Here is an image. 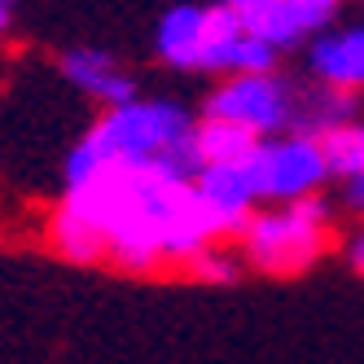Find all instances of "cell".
Instances as JSON below:
<instances>
[{
    "label": "cell",
    "mask_w": 364,
    "mask_h": 364,
    "mask_svg": "<svg viewBox=\"0 0 364 364\" xmlns=\"http://www.w3.org/2000/svg\"><path fill=\"white\" fill-rule=\"evenodd\" d=\"M88 220L106 259L127 272H154L163 264H189L198 250L224 237L220 220L206 211L193 180L159 167H106L88 185L66 189V202Z\"/></svg>",
    "instance_id": "cell-1"
},
{
    "label": "cell",
    "mask_w": 364,
    "mask_h": 364,
    "mask_svg": "<svg viewBox=\"0 0 364 364\" xmlns=\"http://www.w3.org/2000/svg\"><path fill=\"white\" fill-rule=\"evenodd\" d=\"M343 206L355 211V215H364V171L351 176V180H343Z\"/></svg>",
    "instance_id": "cell-17"
},
{
    "label": "cell",
    "mask_w": 364,
    "mask_h": 364,
    "mask_svg": "<svg viewBox=\"0 0 364 364\" xmlns=\"http://www.w3.org/2000/svg\"><path fill=\"white\" fill-rule=\"evenodd\" d=\"M347 264H351V272L364 277V232H355V237H351V246H347Z\"/></svg>",
    "instance_id": "cell-18"
},
{
    "label": "cell",
    "mask_w": 364,
    "mask_h": 364,
    "mask_svg": "<svg viewBox=\"0 0 364 364\" xmlns=\"http://www.w3.org/2000/svg\"><path fill=\"white\" fill-rule=\"evenodd\" d=\"M321 149H325L329 176H338V180L360 176L364 171V123L351 119V123H338L329 132H321Z\"/></svg>",
    "instance_id": "cell-13"
},
{
    "label": "cell",
    "mask_w": 364,
    "mask_h": 364,
    "mask_svg": "<svg viewBox=\"0 0 364 364\" xmlns=\"http://www.w3.org/2000/svg\"><path fill=\"white\" fill-rule=\"evenodd\" d=\"M193 189L206 202V211L220 220L224 237H228V232L242 237V228L250 224L255 206H259V193H255V180H250L246 159H237V163H202L198 176H193Z\"/></svg>",
    "instance_id": "cell-6"
},
{
    "label": "cell",
    "mask_w": 364,
    "mask_h": 364,
    "mask_svg": "<svg viewBox=\"0 0 364 364\" xmlns=\"http://www.w3.org/2000/svg\"><path fill=\"white\" fill-rule=\"evenodd\" d=\"M62 75H66L70 88H80L84 97L101 101L106 110L123 106V101H136V80L106 48H70V53H62Z\"/></svg>",
    "instance_id": "cell-9"
},
{
    "label": "cell",
    "mask_w": 364,
    "mask_h": 364,
    "mask_svg": "<svg viewBox=\"0 0 364 364\" xmlns=\"http://www.w3.org/2000/svg\"><path fill=\"white\" fill-rule=\"evenodd\" d=\"M246 167H250L259 202H272V206L321 193L325 180H329V163H325L321 136H311V132L264 136L246 154Z\"/></svg>",
    "instance_id": "cell-4"
},
{
    "label": "cell",
    "mask_w": 364,
    "mask_h": 364,
    "mask_svg": "<svg viewBox=\"0 0 364 364\" xmlns=\"http://www.w3.org/2000/svg\"><path fill=\"white\" fill-rule=\"evenodd\" d=\"M307 70L329 88H364V27H325L307 44Z\"/></svg>",
    "instance_id": "cell-8"
},
{
    "label": "cell",
    "mask_w": 364,
    "mask_h": 364,
    "mask_svg": "<svg viewBox=\"0 0 364 364\" xmlns=\"http://www.w3.org/2000/svg\"><path fill=\"white\" fill-rule=\"evenodd\" d=\"M211 5H171L154 27V53L171 70H206Z\"/></svg>",
    "instance_id": "cell-7"
},
{
    "label": "cell",
    "mask_w": 364,
    "mask_h": 364,
    "mask_svg": "<svg viewBox=\"0 0 364 364\" xmlns=\"http://www.w3.org/2000/svg\"><path fill=\"white\" fill-rule=\"evenodd\" d=\"M198 281H206V285H232L250 264H246V255H237V250H224L220 242H211L206 250H198L189 264H185Z\"/></svg>",
    "instance_id": "cell-14"
},
{
    "label": "cell",
    "mask_w": 364,
    "mask_h": 364,
    "mask_svg": "<svg viewBox=\"0 0 364 364\" xmlns=\"http://www.w3.org/2000/svg\"><path fill=\"white\" fill-rule=\"evenodd\" d=\"M294 14H299V22L307 27V36L311 31H325L329 22L338 18V9H343V0H285Z\"/></svg>",
    "instance_id": "cell-16"
},
{
    "label": "cell",
    "mask_w": 364,
    "mask_h": 364,
    "mask_svg": "<svg viewBox=\"0 0 364 364\" xmlns=\"http://www.w3.org/2000/svg\"><path fill=\"white\" fill-rule=\"evenodd\" d=\"M294 106L299 92L281 80V75H224V84L211 88L202 114L211 119H228L242 123L264 141V136H281L294 127Z\"/></svg>",
    "instance_id": "cell-5"
},
{
    "label": "cell",
    "mask_w": 364,
    "mask_h": 364,
    "mask_svg": "<svg viewBox=\"0 0 364 364\" xmlns=\"http://www.w3.org/2000/svg\"><path fill=\"white\" fill-rule=\"evenodd\" d=\"M333 228V202L311 193L299 202H277L268 211H255L242 228V255L246 264L272 277L307 272L329 246Z\"/></svg>",
    "instance_id": "cell-3"
},
{
    "label": "cell",
    "mask_w": 364,
    "mask_h": 364,
    "mask_svg": "<svg viewBox=\"0 0 364 364\" xmlns=\"http://www.w3.org/2000/svg\"><path fill=\"white\" fill-rule=\"evenodd\" d=\"M9 18H14V14H9V0H0V36L9 31Z\"/></svg>",
    "instance_id": "cell-20"
},
{
    "label": "cell",
    "mask_w": 364,
    "mask_h": 364,
    "mask_svg": "<svg viewBox=\"0 0 364 364\" xmlns=\"http://www.w3.org/2000/svg\"><path fill=\"white\" fill-rule=\"evenodd\" d=\"M193 145H198V159L202 163H237L259 145V136L242 123H228V119H211L202 114L193 127Z\"/></svg>",
    "instance_id": "cell-11"
},
{
    "label": "cell",
    "mask_w": 364,
    "mask_h": 364,
    "mask_svg": "<svg viewBox=\"0 0 364 364\" xmlns=\"http://www.w3.org/2000/svg\"><path fill=\"white\" fill-rule=\"evenodd\" d=\"M215 5H224V9H232V14H250L255 5H264V0H215Z\"/></svg>",
    "instance_id": "cell-19"
},
{
    "label": "cell",
    "mask_w": 364,
    "mask_h": 364,
    "mask_svg": "<svg viewBox=\"0 0 364 364\" xmlns=\"http://www.w3.org/2000/svg\"><path fill=\"white\" fill-rule=\"evenodd\" d=\"M242 22H246L250 36L268 40L272 48H281V53L303 44V36H307V27L299 22V14L285 5V0H264V5H255L250 14H242Z\"/></svg>",
    "instance_id": "cell-12"
},
{
    "label": "cell",
    "mask_w": 364,
    "mask_h": 364,
    "mask_svg": "<svg viewBox=\"0 0 364 364\" xmlns=\"http://www.w3.org/2000/svg\"><path fill=\"white\" fill-rule=\"evenodd\" d=\"M281 62V48H272L268 40H259V36H242L237 44V53H232V70L228 75H272Z\"/></svg>",
    "instance_id": "cell-15"
},
{
    "label": "cell",
    "mask_w": 364,
    "mask_h": 364,
    "mask_svg": "<svg viewBox=\"0 0 364 364\" xmlns=\"http://www.w3.org/2000/svg\"><path fill=\"white\" fill-rule=\"evenodd\" d=\"M355 114H360V97H355V92L316 84V88L299 92L294 127H290V132H311V136H321V132H329V127H338V123H351Z\"/></svg>",
    "instance_id": "cell-10"
},
{
    "label": "cell",
    "mask_w": 364,
    "mask_h": 364,
    "mask_svg": "<svg viewBox=\"0 0 364 364\" xmlns=\"http://www.w3.org/2000/svg\"><path fill=\"white\" fill-rule=\"evenodd\" d=\"M193 127L198 119H189V110L180 101H123L101 114V123H92L84 141L70 149L66 159V189H80L97 171L106 167H159L171 176L193 180L202 159L193 145Z\"/></svg>",
    "instance_id": "cell-2"
}]
</instances>
